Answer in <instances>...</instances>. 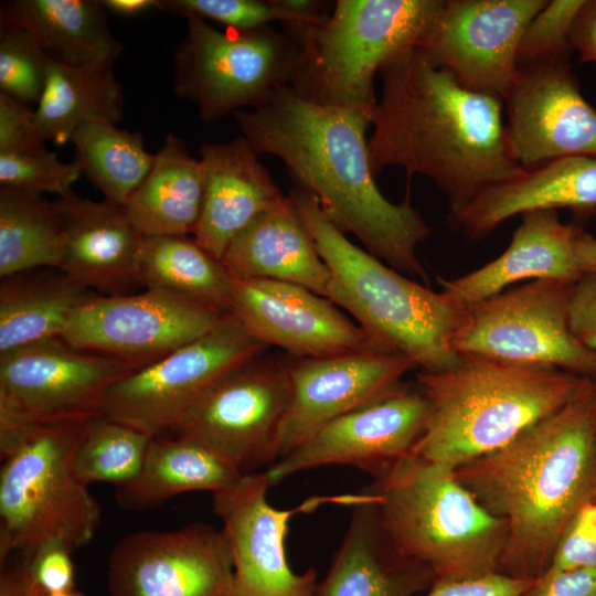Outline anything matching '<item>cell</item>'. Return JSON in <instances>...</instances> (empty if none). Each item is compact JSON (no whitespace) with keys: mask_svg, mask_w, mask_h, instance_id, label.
<instances>
[{"mask_svg":"<svg viewBox=\"0 0 596 596\" xmlns=\"http://www.w3.org/2000/svg\"><path fill=\"white\" fill-rule=\"evenodd\" d=\"M233 115L252 148L279 158L295 187L311 194L341 232L355 235L395 270L427 284L417 249L432 231L408 193L393 203L379 190L366 139L371 115L315 104L289 86L264 105Z\"/></svg>","mask_w":596,"mask_h":596,"instance_id":"cell-1","label":"cell"},{"mask_svg":"<svg viewBox=\"0 0 596 596\" xmlns=\"http://www.w3.org/2000/svg\"><path fill=\"white\" fill-rule=\"evenodd\" d=\"M379 73L369 138L374 175L392 166L408 180L425 175L453 214L522 170L507 145L501 99L462 86L418 46L395 54Z\"/></svg>","mask_w":596,"mask_h":596,"instance_id":"cell-2","label":"cell"},{"mask_svg":"<svg viewBox=\"0 0 596 596\" xmlns=\"http://www.w3.org/2000/svg\"><path fill=\"white\" fill-rule=\"evenodd\" d=\"M507 525L498 573L538 579L572 517L596 486V392L582 376L570 401L502 448L455 469Z\"/></svg>","mask_w":596,"mask_h":596,"instance_id":"cell-3","label":"cell"},{"mask_svg":"<svg viewBox=\"0 0 596 596\" xmlns=\"http://www.w3.org/2000/svg\"><path fill=\"white\" fill-rule=\"evenodd\" d=\"M416 376L429 416L412 453L454 469L502 448L558 411L582 380L557 368L477 354H459L451 368Z\"/></svg>","mask_w":596,"mask_h":596,"instance_id":"cell-4","label":"cell"},{"mask_svg":"<svg viewBox=\"0 0 596 596\" xmlns=\"http://www.w3.org/2000/svg\"><path fill=\"white\" fill-rule=\"evenodd\" d=\"M329 269L328 299L342 307L377 343L403 353L423 372L451 368L459 360L453 338L465 308L405 277L351 243L309 193H288Z\"/></svg>","mask_w":596,"mask_h":596,"instance_id":"cell-5","label":"cell"},{"mask_svg":"<svg viewBox=\"0 0 596 596\" xmlns=\"http://www.w3.org/2000/svg\"><path fill=\"white\" fill-rule=\"evenodd\" d=\"M86 421L0 425V561L94 538L100 507L73 469Z\"/></svg>","mask_w":596,"mask_h":596,"instance_id":"cell-6","label":"cell"},{"mask_svg":"<svg viewBox=\"0 0 596 596\" xmlns=\"http://www.w3.org/2000/svg\"><path fill=\"white\" fill-rule=\"evenodd\" d=\"M382 525L396 552L437 579L498 571L507 525L457 479L455 469L409 453L375 478Z\"/></svg>","mask_w":596,"mask_h":596,"instance_id":"cell-7","label":"cell"},{"mask_svg":"<svg viewBox=\"0 0 596 596\" xmlns=\"http://www.w3.org/2000/svg\"><path fill=\"white\" fill-rule=\"evenodd\" d=\"M445 0H338L304 30L289 87L315 104L373 115L374 76L395 54L421 46Z\"/></svg>","mask_w":596,"mask_h":596,"instance_id":"cell-8","label":"cell"},{"mask_svg":"<svg viewBox=\"0 0 596 596\" xmlns=\"http://www.w3.org/2000/svg\"><path fill=\"white\" fill-rule=\"evenodd\" d=\"M187 33L173 55V91L193 104L202 121L264 105L289 86L299 44L272 25L217 30L187 13Z\"/></svg>","mask_w":596,"mask_h":596,"instance_id":"cell-9","label":"cell"},{"mask_svg":"<svg viewBox=\"0 0 596 596\" xmlns=\"http://www.w3.org/2000/svg\"><path fill=\"white\" fill-rule=\"evenodd\" d=\"M266 349L227 312L207 333L117 381L102 415L151 437L172 434L217 382Z\"/></svg>","mask_w":596,"mask_h":596,"instance_id":"cell-10","label":"cell"},{"mask_svg":"<svg viewBox=\"0 0 596 596\" xmlns=\"http://www.w3.org/2000/svg\"><path fill=\"white\" fill-rule=\"evenodd\" d=\"M573 286L555 279L532 280L467 306L453 349L458 354L588 375L596 351L582 345L571 332Z\"/></svg>","mask_w":596,"mask_h":596,"instance_id":"cell-11","label":"cell"},{"mask_svg":"<svg viewBox=\"0 0 596 596\" xmlns=\"http://www.w3.org/2000/svg\"><path fill=\"white\" fill-rule=\"evenodd\" d=\"M291 395L289 362L260 354L217 382L171 435L204 445L243 473L270 467Z\"/></svg>","mask_w":596,"mask_h":596,"instance_id":"cell-12","label":"cell"},{"mask_svg":"<svg viewBox=\"0 0 596 596\" xmlns=\"http://www.w3.org/2000/svg\"><path fill=\"white\" fill-rule=\"evenodd\" d=\"M134 372L62 339L0 354V425L85 421L102 414L109 389Z\"/></svg>","mask_w":596,"mask_h":596,"instance_id":"cell-13","label":"cell"},{"mask_svg":"<svg viewBox=\"0 0 596 596\" xmlns=\"http://www.w3.org/2000/svg\"><path fill=\"white\" fill-rule=\"evenodd\" d=\"M226 313L151 289L96 295L78 310L61 339L136 371L207 333Z\"/></svg>","mask_w":596,"mask_h":596,"instance_id":"cell-14","label":"cell"},{"mask_svg":"<svg viewBox=\"0 0 596 596\" xmlns=\"http://www.w3.org/2000/svg\"><path fill=\"white\" fill-rule=\"evenodd\" d=\"M109 596H234V563L221 528L194 522L121 538L108 556Z\"/></svg>","mask_w":596,"mask_h":596,"instance_id":"cell-15","label":"cell"},{"mask_svg":"<svg viewBox=\"0 0 596 596\" xmlns=\"http://www.w3.org/2000/svg\"><path fill=\"white\" fill-rule=\"evenodd\" d=\"M546 3L547 0H445L437 21L418 47L462 86L504 102L518 73L522 34Z\"/></svg>","mask_w":596,"mask_h":596,"instance_id":"cell-16","label":"cell"},{"mask_svg":"<svg viewBox=\"0 0 596 596\" xmlns=\"http://www.w3.org/2000/svg\"><path fill=\"white\" fill-rule=\"evenodd\" d=\"M503 103L507 145L522 168L596 157V109L583 97L567 56L519 64Z\"/></svg>","mask_w":596,"mask_h":596,"instance_id":"cell-17","label":"cell"},{"mask_svg":"<svg viewBox=\"0 0 596 596\" xmlns=\"http://www.w3.org/2000/svg\"><path fill=\"white\" fill-rule=\"evenodd\" d=\"M429 403L419 389L401 384L387 395L328 424L265 471L270 486L328 465H348L374 478L412 453L423 435Z\"/></svg>","mask_w":596,"mask_h":596,"instance_id":"cell-18","label":"cell"},{"mask_svg":"<svg viewBox=\"0 0 596 596\" xmlns=\"http://www.w3.org/2000/svg\"><path fill=\"white\" fill-rule=\"evenodd\" d=\"M228 312L267 348H280L296 359L389 349L330 299L291 283L235 278Z\"/></svg>","mask_w":596,"mask_h":596,"instance_id":"cell-19","label":"cell"},{"mask_svg":"<svg viewBox=\"0 0 596 596\" xmlns=\"http://www.w3.org/2000/svg\"><path fill=\"white\" fill-rule=\"evenodd\" d=\"M269 487L265 472H247L213 492V512L232 549L234 596H315L317 572H294L285 551L289 520L304 508L273 507Z\"/></svg>","mask_w":596,"mask_h":596,"instance_id":"cell-20","label":"cell"},{"mask_svg":"<svg viewBox=\"0 0 596 596\" xmlns=\"http://www.w3.org/2000/svg\"><path fill=\"white\" fill-rule=\"evenodd\" d=\"M415 363L390 349L289 362L292 395L279 441V459L337 418L398 387Z\"/></svg>","mask_w":596,"mask_h":596,"instance_id":"cell-21","label":"cell"},{"mask_svg":"<svg viewBox=\"0 0 596 596\" xmlns=\"http://www.w3.org/2000/svg\"><path fill=\"white\" fill-rule=\"evenodd\" d=\"M63 228L60 272L102 296L132 294L143 236L123 206L74 191L54 200Z\"/></svg>","mask_w":596,"mask_h":596,"instance_id":"cell-22","label":"cell"},{"mask_svg":"<svg viewBox=\"0 0 596 596\" xmlns=\"http://www.w3.org/2000/svg\"><path fill=\"white\" fill-rule=\"evenodd\" d=\"M199 153L204 198L193 237L222 260L232 241L285 195L243 136L204 142Z\"/></svg>","mask_w":596,"mask_h":596,"instance_id":"cell-23","label":"cell"},{"mask_svg":"<svg viewBox=\"0 0 596 596\" xmlns=\"http://www.w3.org/2000/svg\"><path fill=\"white\" fill-rule=\"evenodd\" d=\"M582 228L563 223L556 210L522 214L507 249L480 268L456 278H437L441 291L461 307L492 297L522 280L575 284L583 275L575 256Z\"/></svg>","mask_w":596,"mask_h":596,"instance_id":"cell-24","label":"cell"},{"mask_svg":"<svg viewBox=\"0 0 596 596\" xmlns=\"http://www.w3.org/2000/svg\"><path fill=\"white\" fill-rule=\"evenodd\" d=\"M560 207L581 213L596 209L595 156H570L522 168L448 219L466 236L481 238L518 214Z\"/></svg>","mask_w":596,"mask_h":596,"instance_id":"cell-25","label":"cell"},{"mask_svg":"<svg viewBox=\"0 0 596 596\" xmlns=\"http://www.w3.org/2000/svg\"><path fill=\"white\" fill-rule=\"evenodd\" d=\"M434 579L428 567L396 552L370 489L353 503L348 530L315 596H414Z\"/></svg>","mask_w":596,"mask_h":596,"instance_id":"cell-26","label":"cell"},{"mask_svg":"<svg viewBox=\"0 0 596 596\" xmlns=\"http://www.w3.org/2000/svg\"><path fill=\"white\" fill-rule=\"evenodd\" d=\"M222 262L234 278L286 281L328 297L329 269L289 195L246 226Z\"/></svg>","mask_w":596,"mask_h":596,"instance_id":"cell-27","label":"cell"},{"mask_svg":"<svg viewBox=\"0 0 596 596\" xmlns=\"http://www.w3.org/2000/svg\"><path fill=\"white\" fill-rule=\"evenodd\" d=\"M203 198L202 162L169 132L149 173L123 207L142 236H189L196 228Z\"/></svg>","mask_w":596,"mask_h":596,"instance_id":"cell-28","label":"cell"},{"mask_svg":"<svg viewBox=\"0 0 596 596\" xmlns=\"http://www.w3.org/2000/svg\"><path fill=\"white\" fill-rule=\"evenodd\" d=\"M243 472L220 455L190 438L151 437L137 477L115 487L117 504L127 511L157 508L171 498L190 492H216Z\"/></svg>","mask_w":596,"mask_h":596,"instance_id":"cell-29","label":"cell"},{"mask_svg":"<svg viewBox=\"0 0 596 596\" xmlns=\"http://www.w3.org/2000/svg\"><path fill=\"white\" fill-rule=\"evenodd\" d=\"M96 0H13L0 18L25 29L49 57L68 64L114 63L124 50Z\"/></svg>","mask_w":596,"mask_h":596,"instance_id":"cell-30","label":"cell"},{"mask_svg":"<svg viewBox=\"0 0 596 596\" xmlns=\"http://www.w3.org/2000/svg\"><path fill=\"white\" fill-rule=\"evenodd\" d=\"M38 270L1 278L0 354L61 339L78 310L98 295L60 270Z\"/></svg>","mask_w":596,"mask_h":596,"instance_id":"cell-31","label":"cell"},{"mask_svg":"<svg viewBox=\"0 0 596 596\" xmlns=\"http://www.w3.org/2000/svg\"><path fill=\"white\" fill-rule=\"evenodd\" d=\"M114 63L68 64L47 56L46 81L35 109L45 142H70L84 123L105 118L115 124L124 116V92Z\"/></svg>","mask_w":596,"mask_h":596,"instance_id":"cell-32","label":"cell"},{"mask_svg":"<svg viewBox=\"0 0 596 596\" xmlns=\"http://www.w3.org/2000/svg\"><path fill=\"white\" fill-rule=\"evenodd\" d=\"M137 275L146 289L230 310L235 278L194 237L143 236Z\"/></svg>","mask_w":596,"mask_h":596,"instance_id":"cell-33","label":"cell"},{"mask_svg":"<svg viewBox=\"0 0 596 596\" xmlns=\"http://www.w3.org/2000/svg\"><path fill=\"white\" fill-rule=\"evenodd\" d=\"M75 161L105 200L125 206L149 173L155 155L146 150L143 136L117 124L95 118L73 134Z\"/></svg>","mask_w":596,"mask_h":596,"instance_id":"cell-34","label":"cell"},{"mask_svg":"<svg viewBox=\"0 0 596 596\" xmlns=\"http://www.w3.org/2000/svg\"><path fill=\"white\" fill-rule=\"evenodd\" d=\"M63 228L54 201L42 194L0 188V277L60 269Z\"/></svg>","mask_w":596,"mask_h":596,"instance_id":"cell-35","label":"cell"},{"mask_svg":"<svg viewBox=\"0 0 596 596\" xmlns=\"http://www.w3.org/2000/svg\"><path fill=\"white\" fill-rule=\"evenodd\" d=\"M150 439L102 414L91 417L73 456L75 476L85 486L98 481L115 487L127 483L139 473Z\"/></svg>","mask_w":596,"mask_h":596,"instance_id":"cell-36","label":"cell"},{"mask_svg":"<svg viewBox=\"0 0 596 596\" xmlns=\"http://www.w3.org/2000/svg\"><path fill=\"white\" fill-rule=\"evenodd\" d=\"M47 55L22 26L0 18V93L29 106L45 86Z\"/></svg>","mask_w":596,"mask_h":596,"instance_id":"cell-37","label":"cell"},{"mask_svg":"<svg viewBox=\"0 0 596 596\" xmlns=\"http://www.w3.org/2000/svg\"><path fill=\"white\" fill-rule=\"evenodd\" d=\"M161 11L171 14H195L226 29L249 31L281 21L295 36L308 25L295 13L283 8L277 0H163Z\"/></svg>","mask_w":596,"mask_h":596,"instance_id":"cell-38","label":"cell"},{"mask_svg":"<svg viewBox=\"0 0 596 596\" xmlns=\"http://www.w3.org/2000/svg\"><path fill=\"white\" fill-rule=\"evenodd\" d=\"M82 171L77 162H63L46 147L25 152H0V185L36 194L62 196L73 191Z\"/></svg>","mask_w":596,"mask_h":596,"instance_id":"cell-39","label":"cell"},{"mask_svg":"<svg viewBox=\"0 0 596 596\" xmlns=\"http://www.w3.org/2000/svg\"><path fill=\"white\" fill-rule=\"evenodd\" d=\"M585 0H552L526 25L520 40L518 64L568 56L570 30Z\"/></svg>","mask_w":596,"mask_h":596,"instance_id":"cell-40","label":"cell"},{"mask_svg":"<svg viewBox=\"0 0 596 596\" xmlns=\"http://www.w3.org/2000/svg\"><path fill=\"white\" fill-rule=\"evenodd\" d=\"M579 568H596L595 501L585 503L568 521L557 541L546 571Z\"/></svg>","mask_w":596,"mask_h":596,"instance_id":"cell-41","label":"cell"},{"mask_svg":"<svg viewBox=\"0 0 596 596\" xmlns=\"http://www.w3.org/2000/svg\"><path fill=\"white\" fill-rule=\"evenodd\" d=\"M45 147L31 106L0 93V152H25Z\"/></svg>","mask_w":596,"mask_h":596,"instance_id":"cell-42","label":"cell"},{"mask_svg":"<svg viewBox=\"0 0 596 596\" xmlns=\"http://www.w3.org/2000/svg\"><path fill=\"white\" fill-rule=\"evenodd\" d=\"M535 581L498 572L460 581L435 578L425 596H521Z\"/></svg>","mask_w":596,"mask_h":596,"instance_id":"cell-43","label":"cell"},{"mask_svg":"<svg viewBox=\"0 0 596 596\" xmlns=\"http://www.w3.org/2000/svg\"><path fill=\"white\" fill-rule=\"evenodd\" d=\"M568 324L574 338L585 348L596 351V273H585L574 284Z\"/></svg>","mask_w":596,"mask_h":596,"instance_id":"cell-44","label":"cell"},{"mask_svg":"<svg viewBox=\"0 0 596 596\" xmlns=\"http://www.w3.org/2000/svg\"><path fill=\"white\" fill-rule=\"evenodd\" d=\"M521 596H596V568L546 571Z\"/></svg>","mask_w":596,"mask_h":596,"instance_id":"cell-45","label":"cell"},{"mask_svg":"<svg viewBox=\"0 0 596 596\" xmlns=\"http://www.w3.org/2000/svg\"><path fill=\"white\" fill-rule=\"evenodd\" d=\"M36 582L46 593L74 588V565L71 553L61 547L42 551L32 562Z\"/></svg>","mask_w":596,"mask_h":596,"instance_id":"cell-46","label":"cell"},{"mask_svg":"<svg viewBox=\"0 0 596 596\" xmlns=\"http://www.w3.org/2000/svg\"><path fill=\"white\" fill-rule=\"evenodd\" d=\"M32 563L19 557L0 561V596H41Z\"/></svg>","mask_w":596,"mask_h":596,"instance_id":"cell-47","label":"cell"},{"mask_svg":"<svg viewBox=\"0 0 596 596\" xmlns=\"http://www.w3.org/2000/svg\"><path fill=\"white\" fill-rule=\"evenodd\" d=\"M568 44L581 61L596 63V0H585L570 30Z\"/></svg>","mask_w":596,"mask_h":596,"instance_id":"cell-48","label":"cell"},{"mask_svg":"<svg viewBox=\"0 0 596 596\" xmlns=\"http://www.w3.org/2000/svg\"><path fill=\"white\" fill-rule=\"evenodd\" d=\"M100 2L107 12L126 18L161 9V0H102Z\"/></svg>","mask_w":596,"mask_h":596,"instance_id":"cell-49","label":"cell"},{"mask_svg":"<svg viewBox=\"0 0 596 596\" xmlns=\"http://www.w3.org/2000/svg\"><path fill=\"white\" fill-rule=\"evenodd\" d=\"M575 256L583 274L596 273V237L582 230L575 242Z\"/></svg>","mask_w":596,"mask_h":596,"instance_id":"cell-50","label":"cell"},{"mask_svg":"<svg viewBox=\"0 0 596 596\" xmlns=\"http://www.w3.org/2000/svg\"><path fill=\"white\" fill-rule=\"evenodd\" d=\"M41 596H82L78 594L74 588L65 592H57V593H43Z\"/></svg>","mask_w":596,"mask_h":596,"instance_id":"cell-51","label":"cell"},{"mask_svg":"<svg viewBox=\"0 0 596 596\" xmlns=\"http://www.w3.org/2000/svg\"><path fill=\"white\" fill-rule=\"evenodd\" d=\"M586 376H588L590 379V381H592V383L594 385L595 392H596V361H595V363L593 365L592 371Z\"/></svg>","mask_w":596,"mask_h":596,"instance_id":"cell-52","label":"cell"},{"mask_svg":"<svg viewBox=\"0 0 596 596\" xmlns=\"http://www.w3.org/2000/svg\"><path fill=\"white\" fill-rule=\"evenodd\" d=\"M593 501L596 502V486H595V491H594V498H593Z\"/></svg>","mask_w":596,"mask_h":596,"instance_id":"cell-53","label":"cell"}]
</instances>
